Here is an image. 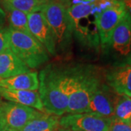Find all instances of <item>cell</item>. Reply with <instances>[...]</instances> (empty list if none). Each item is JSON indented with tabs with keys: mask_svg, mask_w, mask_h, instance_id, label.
<instances>
[{
	"mask_svg": "<svg viewBox=\"0 0 131 131\" xmlns=\"http://www.w3.org/2000/svg\"><path fill=\"white\" fill-rule=\"evenodd\" d=\"M60 117L45 113L27 123L20 131H56L60 127Z\"/></svg>",
	"mask_w": 131,
	"mask_h": 131,
	"instance_id": "obj_17",
	"label": "cell"
},
{
	"mask_svg": "<svg viewBox=\"0 0 131 131\" xmlns=\"http://www.w3.org/2000/svg\"><path fill=\"white\" fill-rule=\"evenodd\" d=\"M111 121V118L94 113H76L62 116L59 125L71 131H108Z\"/></svg>",
	"mask_w": 131,
	"mask_h": 131,
	"instance_id": "obj_6",
	"label": "cell"
},
{
	"mask_svg": "<svg viewBox=\"0 0 131 131\" xmlns=\"http://www.w3.org/2000/svg\"><path fill=\"white\" fill-rule=\"evenodd\" d=\"M94 0H79L78 2H83V3H90V2H93ZM77 2V3H78Z\"/></svg>",
	"mask_w": 131,
	"mask_h": 131,
	"instance_id": "obj_25",
	"label": "cell"
},
{
	"mask_svg": "<svg viewBox=\"0 0 131 131\" xmlns=\"http://www.w3.org/2000/svg\"><path fill=\"white\" fill-rule=\"evenodd\" d=\"M58 131H71L69 130H66V129H63V128H58Z\"/></svg>",
	"mask_w": 131,
	"mask_h": 131,
	"instance_id": "obj_27",
	"label": "cell"
},
{
	"mask_svg": "<svg viewBox=\"0 0 131 131\" xmlns=\"http://www.w3.org/2000/svg\"><path fill=\"white\" fill-rule=\"evenodd\" d=\"M0 131H5V123L3 120V117H2V114L0 110Z\"/></svg>",
	"mask_w": 131,
	"mask_h": 131,
	"instance_id": "obj_24",
	"label": "cell"
},
{
	"mask_svg": "<svg viewBox=\"0 0 131 131\" xmlns=\"http://www.w3.org/2000/svg\"><path fill=\"white\" fill-rule=\"evenodd\" d=\"M2 99V96H1V95H0V105L2 104V102H3Z\"/></svg>",
	"mask_w": 131,
	"mask_h": 131,
	"instance_id": "obj_28",
	"label": "cell"
},
{
	"mask_svg": "<svg viewBox=\"0 0 131 131\" xmlns=\"http://www.w3.org/2000/svg\"><path fill=\"white\" fill-rule=\"evenodd\" d=\"M114 117L130 122L131 118V97L119 95L114 107Z\"/></svg>",
	"mask_w": 131,
	"mask_h": 131,
	"instance_id": "obj_19",
	"label": "cell"
},
{
	"mask_svg": "<svg viewBox=\"0 0 131 131\" xmlns=\"http://www.w3.org/2000/svg\"><path fill=\"white\" fill-rule=\"evenodd\" d=\"M28 26L31 35L42 44L49 55L56 56L58 53L54 36L41 12L28 13Z\"/></svg>",
	"mask_w": 131,
	"mask_h": 131,
	"instance_id": "obj_11",
	"label": "cell"
},
{
	"mask_svg": "<svg viewBox=\"0 0 131 131\" xmlns=\"http://www.w3.org/2000/svg\"><path fill=\"white\" fill-rule=\"evenodd\" d=\"M122 2L125 7L126 12L131 17V0H123Z\"/></svg>",
	"mask_w": 131,
	"mask_h": 131,
	"instance_id": "obj_23",
	"label": "cell"
},
{
	"mask_svg": "<svg viewBox=\"0 0 131 131\" xmlns=\"http://www.w3.org/2000/svg\"><path fill=\"white\" fill-rule=\"evenodd\" d=\"M47 0H0L26 13L40 12Z\"/></svg>",
	"mask_w": 131,
	"mask_h": 131,
	"instance_id": "obj_18",
	"label": "cell"
},
{
	"mask_svg": "<svg viewBox=\"0 0 131 131\" xmlns=\"http://www.w3.org/2000/svg\"><path fill=\"white\" fill-rule=\"evenodd\" d=\"M5 22H6V15H5V11L3 10V9H0V28L5 27Z\"/></svg>",
	"mask_w": 131,
	"mask_h": 131,
	"instance_id": "obj_22",
	"label": "cell"
},
{
	"mask_svg": "<svg viewBox=\"0 0 131 131\" xmlns=\"http://www.w3.org/2000/svg\"><path fill=\"white\" fill-rule=\"evenodd\" d=\"M61 2H63L65 3H67V4H69L70 3V0H60Z\"/></svg>",
	"mask_w": 131,
	"mask_h": 131,
	"instance_id": "obj_26",
	"label": "cell"
},
{
	"mask_svg": "<svg viewBox=\"0 0 131 131\" xmlns=\"http://www.w3.org/2000/svg\"><path fill=\"white\" fill-rule=\"evenodd\" d=\"M10 50L8 27L0 28V54Z\"/></svg>",
	"mask_w": 131,
	"mask_h": 131,
	"instance_id": "obj_21",
	"label": "cell"
},
{
	"mask_svg": "<svg viewBox=\"0 0 131 131\" xmlns=\"http://www.w3.org/2000/svg\"><path fill=\"white\" fill-rule=\"evenodd\" d=\"M126 13L122 1L115 0L110 7L96 13L95 24L100 42L103 47L108 44L114 28Z\"/></svg>",
	"mask_w": 131,
	"mask_h": 131,
	"instance_id": "obj_8",
	"label": "cell"
},
{
	"mask_svg": "<svg viewBox=\"0 0 131 131\" xmlns=\"http://www.w3.org/2000/svg\"><path fill=\"white\" fill-rule=\"evenodd\" d=\"M118 96L107 84L101 83L92 95L87 112L112 119L114 117V107Z\"/></svg>",
	"mask_w": 131,
	"mask_h": 131,
	"instance_id": "obj_10",
	"label": "cell"
},
{
	"mask_svg": "<svg viewBox=\"0 0 131 131\" xmlns=\"http://www.w3.org/2000/svg\"><path fill=\"white\" fill-rule=\"evenodd\" d=\"M0 4L5 11L9 28L31 34L28 26V13L15 9L6 2H0Z\"/></svg>",
	"mask_w": 131,
	"mask_h": 131,
	"instance_id": "obj_16",
	"label": "cell"
},
{
	"mask_svg": "<svg viewBox=\"0 0 131 131\" xmlns=\"http://www.w3.org/2000/svg\"><path fill=\"white\" fill-rule=\"evenodd\" d=\"M118 1H123V0H118Z\"/></svg>",
	"mask_w": 131,
	"mask_h": 131,
	"instance_id": "obj_31",
	"label": "cell"
},
{
	"mask_svg": "<svg viewBox=\"0 0 131 131\" xmlns=\"http://www.w3.org/2000/svg\"><path fill=\"white\" fill-rule=\"evenodd\" d=\"M2 7H1V4H0V9H2Z\"/></svg>",
	"mask_w": 131,
	"mask_h": 131,
	"instance_id": "obj_29",
	"label": "cell"
},
{
	"mask_svg": "<svg viewBox=\"0 0 131 131\" xmlns=\"http://www.w3.org/2000/svg\"><path fill=\"white\" fill-rule=\"evenodd\" d=\"M39 74L37 71H30L9 79L0 80V88L5 89L36 91L39 89Z\"/></svg>",
	"mask_w": 131,
	"mask_h": 131,
	"instance_id": "obj_15",
	"label": "cell"
},
{
	"mask_svg": "<svg viewBox=\"0 0 131 131\" xmlns=\"http://www.w3.org/2000/svg\"><path fill=\"white\" fill-rule=\"evenodd\" d=\"M0 110L3 117L5 131H20L30 121L45 113L9 101L2 102L0 105Z\"/></svg>",
	"mask_w": 131,
	"mask_h": 131,
	"instance_id": "obj_7",
	"label": "cell"
},
{
	"mask_svg": "<svg viewBox=\"0 0 131 131\" xmlns=\"http://www.w3.org/2000/svg\"><path fill=\"white\" fill-rule=\"evenodd\" d=\"M67 82V114L85 113L92 95L101 84L97 71L89 66H76L65 71Z\"/></svg>",
	"mask_w": 131,
	"mask_h": 131,
	"instance_id": "obj_1",
	"label": "cell"
},
{
	"mask_svg": "<svg viewBox=\"0 0 131 131\" xmlns=\"http://www.w3.org/2000/svg\"><path fill=\"white\" fill-rule=\"evenodd\" d=\"M130 124H131V118H130Z\"/></svg>",
	"mask_w": 131,
	"mask_h": 131,
	"instance_id": "obj_30",
	"label": "cell"
},
{
	"mask_svg": "<svg viewBox=\"0 0 131 131\" xmlns=\"http://www.w3.org/2000/svg\"><path fill=\"white\" fill-rule=\"evenodd\" d=\"M9 48L30 69L39 68L49 61L50 55L32 35L8 27Z\"/></svg>",
	"mask_w": 131,
	"mask_h": 131,
	"instance_id": "obj_5",
	"label": "cell"
},
{
	"mask_svg": "<svg viewBox=\"0 0 131 131\" xmlns=\"http://www.w3.org/2000/svg\"><path fill=\"white\" fill-rule=\"evenodd\" d=\"M30 71V69L11 50L0 54V80Z\"/></svg>",
	"mask_w": 131,
	"mask_h": 131,
	"instance_id": "obj_14",
	"label": "cell"
},
{
	"mask_svg": "<svg viewBox=\"0 0 131 131\" xmlns=\"http://www.w3.org/2000/svg\"><path fill=\"white\" fill-rule=\"evenodd\" d=\"M39 94L45 112L62 117L68 110L67 82L65 71L50 65L39 74Z\"/></svg>",
	"mask_w": 131,
	"mask_h": 131,
	"instance_id": "obj_2",
	"label": "cell"
},
{
	"mask_svg": "<svg viewBox=\"0 0 131 131\" xmlns=\"http://www.w3.org/2000/svg\"><path fill=\"white\" fill-rule=\"evenodd\" d=\"M105 47L109 48L118 59L131 58V17L127 13L114 28Z\"/></svg>",
	"mask_w": 131,
	"mask_h": 131,
	"instance_id": "obj_9",
	"label": "cell"
},
{
	"mask_svg": "<svg viewBox=\"0 0 131 131\" xmlns=\"http://www.w3.org/2000/svg\"><path fill=\"white\" fill-rule=\"evenodd\" d=\"M54 36L57 53H64L71 45L73 27L68 4L60 0H47L40 11Z\"/></svg>",
	"mask_w": 131,
	"mask_h": 131,
	"instance_id": "obj_3",
	"label": "cell"
},
{
	"mask_svg": "<svg viewBox=\"0 0 131 131\" xmlns=\"http://www.w3.org/2000/svg\"><path fill=\"white\" fill-rule=\"evenodd\" d=\"M97 13L96 7L93 2L68 4L73 35L84 46L95 47L100 42L95 24Z\"/></svg>",
	"mask_w": 131,
	"mask_h": 131,
	"instance_id": "obj_4",
	"label": "cell"
},
{
	"mask_svg": "<svg viewBox=\"0 0 131 131\" xmlns=\"http://www.w3.org/2000/svg\"><path fill=\"white\" fill-rule=\"evenodd\" d=\"M107 84L118 95L131 97V64L114 66L106 71Z\"/></svg>",
	"mask_w": 131,
	"mask_h": 131,
	"instance_id": "obj_12",
	"label": "cell"
},
{
	"mask_svg": "<svg viewBox=\"0 0 131 131\" xmlns=\"http://www.w3.org/2000/svg\"><path fill=\"white\" fill-rule=\"evenodd\" d=\"M0 95L2 98L7 101L33 108L39 112H45L42 101L37 90H18L0 88Z\"/></svg>",
	"mask_w": 131,
	"mask_h": 131,
	"instance_id": "obj_13",
	"label": "cell"
},
{
	"mask_svg": "<svg viewBox=\"0 0 131 131\" xmlns=\"http://www.w3.org/2000/svg\"><path fill=\"white\" fill-rule=\"evenodd\" d=\"M108 131H131L130 122H125L116 117H113Z\"/></svg>",
	"mask_w": 131,
	"mask_h": 131,
	"instance_id": "obj_20",
	"label": "cell"
}]
</instances>
